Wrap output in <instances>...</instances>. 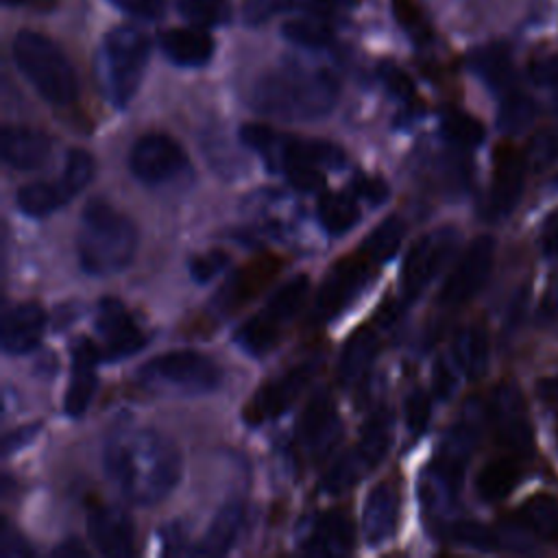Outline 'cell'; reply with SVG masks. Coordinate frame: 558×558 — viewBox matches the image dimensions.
Masks as SVG:
<instances>
[{
	"mask_svg": "<svg viewBox=\"0 0 558 558\" xmlns=\"http://www.w3.org/2000/svg\"><path fill=\"white\" fill-rule=\"evenodd\" d=\"M495 259V240L490 235H477L458 259L456 268L449 272L438 303L442 307H460L469 303L486 283Z\"/></svg>",
	"mask_w": 558,
	"mask_h": 558,
	"instance_id": "cell-12",
	"label": "cell"
},
{
	"mask_svg": "<svg viewBox=\"0 0 558 558\" xmlns=\"http://www.w3.org/2000/svg\"><path fill=\"white\" fill-rule=\"evenodd\" d=\"M379 349V338L373 329L360 327L353 331V336L344 342V349L340 353L338 362V375L342 384H353L371 368L375 355Z\"/></svg>",
	"mask_w": 558,
	"mask_h": 558,
	"instance_id": "cell-27",
	"label": "cell"
},
{
	"mask_svg": "<svg viewBox=\"0 0 558 558\" xmlns=\"http://www.w3.org/2000/svg\"><path fill=\"white\" fill-rule=\"evenodd\" d=\"M373 264L364 253L340 259L323 279L314 294L312 318L327 323L360 296L373 277Z\"/></svg>",
	"mask_w": 558,
	"mask_h": 558,
	"instance_id": "cell-10",
	"label": "cell"
},
{
	"mask_svg": "<svg viewBox=\"0 0 558 558\" xmlns=\"http://www.w3.org/2000/svg\"><path fill=\"white\" fill-rule=\"evenodd\" d=\"M395 13H397L399 22L405 28H416V31L421 28V26H416L418 24V11L410 0H395Z\"/></svg>",
	"mask_w": 558,
	"mask_h": 558,
	"instance_id": "cell-53",
	"label": "cell"
},
{
	"mask_svg": "<svg viewBox=\"0 0 558 558\" xmlns=\"http://www.w3.org/2000/svg\"><path fill=\"white\" fill-rule=\"evenodd\" d=\"M403 416H405V425L412 434L421 436L425 432V427L429 425V416H432V401L423 390H414L408 395L405 403H403Z\"/></svg>",
	"mask_w": 558,
	"mask_h": 558,
	"instance_id": "cell-43",
	"label": "cell"
},
{
	"mask_svg": "<svg viewBox=\"0 0 558 558\" xmlns=\"http://www.w3.org/2000/svg\"><path fill=\"white\" fill-rule=\"evenodd\" d=\"M353 190L357 196H362L371 205H381L388 198V185L377 177H366V174L355 177Z\"/></svg>",
	"mask_w": 558,
	"mask_h": 558,
	"instance_id": "cell-47",
	"label": "cell"
},
{
	"mask_svg": "<svg viewBox=\"0 0 558 558\" xmlns=\"http://www.w3.org/2000/svg\"><path fill=\"white\" fill-rule=\"evenodd\" d=\"M392 429H395V414L388 408L375 410L362 425L360 440L355 442L353 451L371 471L386 458L392 442Z\"/></svg>",
	"mask_w": 558,
	"mask_h": 558,
	"instance_id": "cell-26",
	"label": "cell"
},
{
	"mask_svg": "<svg viewBox=\"0 0 558 558\" xmlns=\"http://www.w3.org/2000/svg\"><path fill=\"white\" fill-rule=\"evenodd\" d=\"M240 142L259 153L270 168H286L292 163H310L316 168H340L347 161L344 150L327 140H310L277 133L266 124L240 126Z\"/></svg>",
	"mask_w": 558,
	"mask_h": 558,
	"instance_id": "cell-7",
	"label": "cell"
},
{
	"mask_svg": "<svg viewBox=\"0 0 558 558\" xmlns=\"http://www.w3.org/2000/svg\"><path fill=\"white\" fill-rule=\"evenodd\" d=\"M399 519V493L392 484L381 482L371 488L362 508V534L368 545L386 543Z\"/></svg>",
	"mask_w": 558,
	"mask_h": 558,
	"instance_id": "cell-22",
	"label": "cell"
},
{
	"mask_svg": "<svg viewBox=\"0 0 558 558\" xmlns=\"http://www.w3.org/2000/svg\"><path fill=\"white\" fill-rule=\"evenodd\" d=\"M144 386L179 395H205L220 386L222 371L205 353L177 349L155 355L142 366Z\"/></svg>",
	"mask_w": 558,
	"mask_h": 558,
	"instance_id": "cell-8",
	"label": "cell"
},
{
	"mask_svg": "<svg viewBox=\"0 0 558 558\" xmlns=\"http://www.w3.org/2000/svg\"><path fill=\"white\" fill-rule=\"evenodd\" d=\"M54 554H85V547H81V545H70V543H63L61 547H57L54 549Z\"/></svg>",
	"mask_w": 558,
	"mask_h": 558,
	"instance_id": "cell-57",
	"label": "cell"
},
{
	"mask_svg": "<svg viewBox=\"0 0 558 558\" xmlns=\"http://www.w3.org/2000/svg\"><path fill=\"white\" fill-rule=\"evenodd\" d=\"M179 13L192 26H220L231 20V7L227 0H179Z\"/></svg>",
	"mask_w": 558,
	"mask_h": 558,
	"instance_id": "cell-39",
	"label": "cell"
},
{
	"mask_svg": "<svg viewBox=\"0 0 558 558\" xmlns=\"http://www.w3.org/2000/svg\"><path fill=\"white\" fill-rule=\"evenodd\" d=\"M318 220L329 235L351 231L360 220V207L347 192H323L318 196Z\"/></svg>",
	"mask_w": 558,
	"mask_h": 558,
	"instance_id": "cell-30",
	"label": "cell"
},
{
	"mask_svg": "<svg viewBox=\"0 0 558 558\" xmlns=\"http://www.w3.org/2000/svg\"><path fill=\"white\" fill-rule=\"evenodd\" d=\"M46 329V312L35 301L15 303L2 316V349L9 355L33 351Z\"/></svg>",
	"mask_w": 558,
	"mask_h": 558,
	"instance_id": "cell-20",
	"label": "cell"
},
{
	"mask_svg": "<svg viewBox=\"0 0 558 558\" xmlns=\"http://www.w3.org/2000/svg\"><path fill=\"white\" fill-rule=\"evenodd\" d=\"M242 523H244V506L238 499L225 501L192 551L196 556H225L233 547L242 530Z\"/></svg>",
	"mask_w": 558,
	"mask_h": 558,
	"instance_id": "cell-25",
	"label": "cell"
},
{
	"mask_svg": "<svg viewBox=\"0 0 558 558\" xmlns=\"http://www.w3.org/2000/svg\"><path fill=\"white\" fill-rule=\"evenodd\" d=\"M453 390H456L453 371L447 366V362L438 360L434 366V395L438 399H449Z\"/></svg>",
	"mask_w": 558,
	"mask_h": 558,
	"instance_id": "cell-50",
	"label": "cell"
},
{
	"mask_svg": "<svg viewBox=\"0 0 558 558\" xmlns=\"http://www.w3.org/2000/svg\"><path fill=\"white\" fill-rule=\"evenodd\" d=\"M129 168L144 185H166L190 172V157L174 137L144 133L131 146Z\"/></svg>",
	"mask_w": 558,
	"mask_h": 558,
	"instance_id": "cell-9",
	"label": "cell"
},
{
	"mask_svg": "<svg viewBox=\"0 0 558 558\" xmlns=\"http://www.w3.org/2000/svg\"><path fill=\"white\" fill-rule=\"evenodd\" d=\"M532 157L538 161H554L558 159V129H549L543 131L534 137L532 144Z\"/></svg>",
	"mask_w": 558,
	"mask_h": 558,
	"instance_id": "cell-48",
	"label": "cell"
},
{
	"mask_svg": "<svg viewBox=\"0 0 558 558\" xmlns=\"http://www.w3.org/2000/svg\"><path fill=\"white\" fill-rule=\"evenodd\" d=\"M534 118H536V102L521 92H512L501 100V107L497 113V126L504 133L512 135V133L525 131Z\"/></svg>",
	"mask_w": 558,
	"mask_h": 558,
	"instance_id": "cell-38",
	"label": "cell"
},
{
	"mask_svg": "<svg viewBox=\"0 0 558 558\" xmlns=\"http://www.w3.org/2000/svg\"><path fill=\"white\" fill-rule=\"evenodd\" d=\"M135 222L102 198H92L81 211L76 255L92 277H109L124 270L137 253Z\"/></svg>",
	"mask_w": 558,
	"mask_h": 558,
	"instance_id": "cell-3",
	"label": "cell"
},
{
	"mask_svg": "<svg viewBox=\"0 0 558 558\" xmlns=\"http://www.w3.org/2000/svg\"><path fill=\"white\" fill-rule=\"evenodd\" d=\"M4 4H26V2H31V0H2Z\"/></svg>",
	"mask_w": 558,
	"mask_h": 558,
	"instance_id": "cell-58",
	"label": "cell"
},
{
	"mask_svg": "<svg viewBox=\"0 0 558 558\" xmlns=\"http://www.w3.org/2000/svg\"><path fill=\"white\" fill-rule=\"evenodd\" d=\"M229 266V253L222 248H209L190 259V277L196 283H209Z\"/></svg>",
	"mask_w": 558,
	"mask_h": 558,
	"instance_id": "cell-41",
	"label": "cell"
},
{
	"mask_svg": "<svg viewBox=\"0 0 558 558\" xmlns=\"http://www.w3.org/2000/svg\"><path fill=\"white\" fill-rule=\"evenodd\" d=\"M525 181V159L514 148H499L495 150V168L493 181L486 198V216L490 220H499L508 216L523 192Z\"/></svg>",
	"mask_w": 558,
	"mask_h": 558,
	"instance_id": "cell-17",
	"label": "cell"
},
{
	"mask_svg": "<svg viewBox=\"0 0 558 558\" xmlns=\"http://www.w3.org/2000/svg\"><path fill=\"white\" fill-rule=\"evenodd\" d=\"M310 9L320 11V13H329V11H342V9H351L357 0H305Z\"/></svg>",
	"mask_w": 558,
	"mask_h": 558,
	"instance_id": "cell-55",
	"label": "cell"
},
{
	"mask_svg": "<svg viewBox=\"0 0 558 558\" xmlns=\"http://www.w3.org/2000/svg\"><path fill=\"white\" fill-rule=\"evenodd\" d=\"M403 233H405L403 222L397 216H388L364 238L360 253H364L375 264L388 262L399 251Z\"/></svg>",
	"mask_w": 558,
	"mask_h": 558,
	"instance_id": "cell-33",
	"label": "cell"
},
{
	"mask_svg": "<svg viewBox=\"0 0 558 558\" xmlns=\"http://www.w3.org/2000/svg\"><path fill=\"white\" fill-rule=\"evenodd\" d=\"M2 161L13 170H35L46 163L52 150V140L39 129L7 124L0 137Z\"/></svg>",
	"mask_w": 558,
	"mask_h": 558,
	"instance_id": "cell-21",
	"label": "cell"
},
{
	"mask_svg": "<svg viewBox=\"0 0 558 558\" xmlns=\"http://www.w3.org/2000/svg\"><path fill=\"white\" fill-rule=\"evenodd\" d=\"M314 373H316V362H303L292 366L277 379L268 381L264 388L257 390V395L248 403L246 421L262 423L290 410V405L299 399V395L312 381Z\"/></svg>",
	"mask_w": 558,
	"mask_h": 558,
	"instance_id": "cell-16",
	"label": "cell"
},
{
	"mask_svg": "<svg viewBox=\"0 0 558 558\" xmlns=\"http://www.w3.org/2000/svg\"><path fill=\"white\" fill-rule=\"evenodd\" d=\"M120 9L137 15V17H144V20H155L163 13V7H166V0H113Z\"/></svg>",
	"mask_w": 558,
	"mask_h": 558,
	"instance_id": "cell-49",
	"label": "cell"
},
{
	"mask_svg": "<svg viewBox=\"0 0 558 558\" xmlns=\"http://www.w3.org/2000/svg\"><path fill=\"white\" fill-rule=\"evenodd\" d=\"M353 525L342 512L318 514L301 541V551L314 556H344L353 549Z\"/></svg>",
	"mask_w": 558,
	"mask_h": 558,
	"instance_id": "cell-23",
	"label": "cell"
},
{
	"mask_svg": "<svg viewBox=\"0 0 558 558\" xmlns=\"http://www.w3.org/2000/svg\"><path fill=\"white\" fill-rule=\"evenodd\" d=\"M70 198L61 181H31L15 194L17 209L28 218H46L61 209Z\"/></svg>",
	"mask_w": 558,
	"mask_h": 558,
	"instance_id": "cell-28",
	"label": "cell"
},
{
	"mask_svg": "<svg viewBox=\"0 0 558 558\" xmlns=\"http://www.w3.org/2000/svg\"><path fill=\"white\" fill-rule=\"evenodd\" d=\"M102 466L107 480L129 504L148 508L177 488L183 460L168 436L140 427L109 436L102 449Z\"/></svg>",
	"mask_w": 558,
	"mask_h": 558,
	"instance_id": "cell-1",
	"label": "cell"
},
{
	"mask_svg": "<svg viewBox=\"0 0 558 558\" xmlns=\"http://www.w3.org/2000/svg\"><path fill=\"white\" fill-rule=\"evenodd\" d=\"M96 329L102 338L100 353L109 362L129 357L146 344V336H144L142 327L131 318V314L124 310V305L113 296H105L98 303Z\"/></svg>",
	"mask_w": 558,
	"mask_h": 558,
	"instance_id": "cell-15",
	"label": "cell"
},
{
	"mask_svg": "<svg viewBox=\"0 0 558 558\" xmlns=\"http://www.w3.org/2000/svg\"><path fill=\"white\" fill-rule=\"evenodd\" d=\"M159 46L172 63L183 68H201L214 54V39L201 26L163 31L159 37Z\"/></svg>",
	"mask_w": 558,
	"mask_h": 558,
	"instance_id": "cell-24",
	"label": "cell"
},
{
	"mask_svg": "<svg viewBox=\"0 0 558 558\" xmlns=\"http://www.w3.org/2000/svg\"><path fill=\"white\" fill-rule=\"evenodd\" d=\"M458 244V231L451 227L423 235L405 255L401 270V292L405 301H414L432 283V279L449 262Z\"/></svg>",
	"mask_w": 558,
	"mask_h": 558,
	"instance_id": "cell-11",
	"label": "cell"
},
{
	"mask_svg": "<svg viewBox=\"0 0 558 558\" xmlns=\"http://www.w3.org/2000/svg\"><path fill=\"white\" fill-rule=\"evenodd\" d=\"M87 534L102 556L122 558L135 551V527L131 517L122 508H92L87 514Z\"/></svg>",
	"mask_w": 558,
	"mask_h": 558,
	"instance_id": "cell-18",
	"label": "cell"
},
{
	"mask_svg": "<svg viewBox=\"0 0 558 558\" xmlns=\"http://www.w3.org/2000/svg\"><path fill=\"white\" fill-rule=\"evenodd\" d=\"M102 357L92 340H78L72 349V375L63 397V410L70 418H78L87 412L96 392V364Z\"/></svg>",
	"mask_w": 558,
	"mask_h": 558,
	"instance_id": "cell-19",
	"label": "cell"
},
{
	"mask_svg": "<svg viewBox=\"0 0 558 558\" xmlns=\"http://www.w3.org/2000/svg\"><path fill=\"white\" fill-rule=\"evenodd\" d=\"M530 78L541 87L558 85V54H543L530 63Z\"/></svg>",
	"mask_w": 558,
	"mask_h": 558,
	"instance_id": "cell-46",
	"label": "cell"
},
{
	"mask_svg": "<svg viewBox=\"0 0 558 558\" xmlns=\"http://www.w3.org/2000/svg\"><path fill=\"white\" fill-rule=\"evenodd\" d=\"M31 554L28 545L17 536V532H13L9 527V523L2 525V556L9 558V556H26Z\"/></svg>",
	"mask_w": 558,
	"mask_h": 558,
	"instance_id": "cell-52",
	"label": "cell"
},
{
	"mask_svg": "<svg viewBox=\"0 0 558 558\" xmlns=\"http://www.w3.org/2000/svg\"><path fill=\"white\" fill-rule=\"evenodd\" d=\"M37 429H39V425H37V423H31V425H24V427H17V429L9 432V434L4 436V442H2L4 456H11L13 451H17V449H22L24 445H28V442L35 438Z\"/></svg>",
	"mask_w": 558,
	"mask_h": 558,
	"instance_id": "cell-51",
	"label": "cell"
},
{
	"mask_svg": "<svg viewBox=\"0 0 558 558\" xmlns=\"http://www.w3.org/2000/svg\"><path fill=\"white\" fill-rule=\"evenodd\" d=\"M379 78H381V83L386 85V89H388L392 96H397V98H401V100L412 98L414 85H412L410 76H408L401 68H397L395 63L384 61V63L379 65Z\"/></svg>",
	"mask_w": 558,
	"mask_h": 558,
	"instance_id": "cell-45",
	"label": "cell"
},
{
	"mask_svg": "<svg viewBox=\"0 0 558 558\" xmlns=\"http://www.w3.org/2000/svg\"><path fill=\"white\" fill-rule=\"evenodd\" d=\"M543 246L547 253L558 255V214L547 222L545 233H543Z\"/></svg>",
	"mask_w": 558,
	"mask_h": 558,
	"instance_id": "cell-56",
	"label": "cell"
},
{
	"mask_svg": "<svg viewBox=\"0 0 558 558\" xmlns=\"http://www.w3.org/2000/svg\"><path fill=\"white\" fill-rule=\"evenodd\" d=\"M449 536L458 545H464L477 551H495L499 547L497 534L477 521H458L456 525H451Z\"/></svg>",
	"mask_w": 558,
	"mask_h": 558,
	"instance_id": "cell-40",
	"label": "cell"
},
{
	"mask_svg": "<svg viewBox=\"0 0 558 558\" xmlns=\"http://www.w3.org/2000/svg\"><path fill=\"white\" fill-rule=\"evenodd\" d=\"M96 174V161L92 157V153H87L85 148H70L65 155V163L61 170V185L63 190L70 194V198H74L78 192H83L92 179Z\"/></svg>",
	"mask_w": 558,
	"mask_h": 558,
	"instance_id": "cell-37",
	"label": "cell"
},
{
	"mask_svg": "<svg viewBox=\"0 0 558 558\" xmlns=\"http://www.w3.org/2000/svg\"><path fill=\"white\" fill-rule=\"evenodd\" d=\"M13 61L33 89L54 107H68L78 96L76 72L65 52L37 31H20L11 44Z\"/></svg>",
	"mask_w": 558,
	"mask_h": 558,
	"instance_id": "cell-4",
	"label": "cell"
},
{
	"mask_svg": "<svg viewBox=\"0 0 558 558\" xmlns=\"http://www.w3.org/2000/svg\"><path fill=\"white\" fill-rule=\"evenodd\" d=\"M442 135L456 144V146H462V148H475L484 142L486 137V129L484 124L473 118L471 113L466 111H458V109H451L442 116Z\"/></svg>",
	"mask_w": 558,
	"mask_h": 558,
	"instance_id": "cell-36",
	"label": "cell"
},
{
	"mask_svg": "<svg viewBox=\"0 0 558 558\" xmlns=\"http://www.w3.org/2000/svg\"><path fill=\"white\" fill-rule=\"evenodd\" d=\"M310 288L312 286H310L307 275L290 277L283 286H279L275 290V294L266 301L262 312H257L255 316H251L235 329L233 338H235L238 347L253 357H262V355L270 353L277 347V342L281 340L283 327L305 305V301L310 296Z\"/></svg>",
	"mask_w": 558,
	"mask_h": 558,
	"instance_id": "cell-6",
	"label": "cell"
},
{
	"mask_svg": "<svg viewBox=\"0 0 558 558\" xmlns=\"http://www.w3.org/2000/svg\"><path fill=\"white\" fill-rule=\"evenodd\" d=\"M471 70L495 89H504L512 83V59L506 46L493 44L475 50L469 59Z\"/></svg>",
	"mask_w": 558,
	"mask_h": 558,
	"instance_id": "cell-32",
	"label": "cell"
},
{
	"mask_svg": "<svg viewBox=\"0 0 558 558\" xmlns=\"http://www.w3.org/2000/svg\"><path fill=\"white\" fill-rule=\"evenodd\" d=\"M283 37L301 48H310V50H320L327 48L333 41V31L331 26L320 20V17H299V20H290L283 24L281 28Z\"/></svg>",
	"mask_w": 558,
	"mask_h": 558,
	"instance_id": "cell-35",
	"label": "cell"
},
{
	"mask_svg": "<svg viewBox=\"0 0 558 558\" xmlns=\"http://www.w3.org/2000/svg\"><path fill=\"white\" fill-rule=\"evenodd\" d=\"M490 418L497 438L517 456H530L534 449V429L521 390L514 384H501L490 397Z\"/></svg>",
	"mask_w": 558,
	"mask_h": 558,
	"instance_id": "cell-13",
	"label": "cell"
},
{
	"mask_svg": "<svg viewBox=\"0 0 558 558\" xmlns=\"http://www.w3.org/2000/svg\"><path fill=\"white\" fill-rule=\"evenodd\" d=\"M150 41L133 26L111 28L98 50L96 76L105 98L113 107H126L135 96L148 63Z\"/></svg>",
	"mask_w": 558,
	"mask_h": 558,
	"instance_id": "cell-5",
	"label": "cell"
},
{
	"mask_svg": "<svg viewBox=\"0 0 558 558\" xmlns=\"http://www.w3.org/2000/svg\"><path fill=\"white\" fill-rule=\"evenodd\" d=\"M338 81L327 70L286 65L257 78L251 107L275 120L307 122L325 118L338 100Z\"/></svg>",
	"mask_w": 558,
	"mask_h": 558,
	"instance_id": "cell-2",
	"label": "cell"
},
{
	"mask_svg": "<svg viewBox=\"0 0 558 558\" xmlns=\"http://www.w3.org/2000/svg\"><path fill=\"white\" fill-rule=\"evenodd\" d=\"M296 7H307L305 0H246L244 2V20L248 24H262L268 22L270 17L292 11Z\"/></svg>",
	"mask_w": 558,
	"mask_h": 558,
	"instance_id": "cell-42",
	"label": "cell"
},
{
	"mask_svg": "<svg viewBox=\"0 0 558 558\" xmlns=\"http://www.w3.org/2000/svg\"><path fill=\"white\" fill-rule=\"evenodd\" d=\"M453 357L469 379H480L488 366V333L482 325L464 327L453 340Z\"/></svg>",
	"mask_w": 558,
	"mask_h": 558,
	"instance_id": "cell-29",
	"label": "cell"
},
{
	"mask_svg": "<svg viewBox=\"0 0 558 558\" xmlns=\"http://www.w3.org/2000/svg\"><path fill=\"white\" fill-rule=\"evenodd\" d=\"M517 482H519L517 462L510 458H495V460L486 462L482 466V471L477 473L475 488L484 501L495 504V501L506 499L512 493V488L517 486Z\"/></svg>",
	"mask_w": 558,
	"mask_h": 558,
	"instance_id": "cell-31",
	"label": "cell"
},
{
	"mask_svg": "<svg viewBox=\"0 0 558 558\" xmlns=\"http://www.w3.org/2000/svg\"><path fill=\"white\" fill-rule=\"evenodd\" d=\"M536 395L543 403L547 405H558V375L556 377H545L536 386Z\"/></svg>",
	"mask_w": 558,
	"mask_h": 558,
	"instance_id": "cell-54",
	"label": "cell"
},
{
	"mask_svg": "<svg viewBox=\"0 0 558 558\" xmlns=\"http://www.w3.org/2000/svg\"><path fill=\"white\" fill-rule=\"evenodd\" d=\"M519 521L534 534L543 538H551L558 534V499L551 495H534L530 497L521 510Z\"/></svg>",
	"mask_w": 558,
	"mask_h": 558,
	"instance_id": "cell-34",
	"label": "cell"
},
{
	"mask_svg": "<svg viewBox=\"0 0 558 558\" xmlns=\"http://www.w3.org/2000/svg\"><path fill=\"white\" fill-rule=\"evenodd\" d=\"M281 172L286 174L288 183L299 192H318L325 185V174L320 172V168L310 163H292L286 166Z\"/></svg>",
	"mask_w": 558,
	"mask_h": 558,
	"instance_id": "cell-44",
	"label": "cell"
},
{
	"mask_svg": "<svg viewBox=\"0 0 558 558\" xmlns=\"http://www.w3.org/2000/svg\"><path fill=\"white\" fill-rule=\"evenodd\" d=\"M340 434H342V423H340L336 403L329 397V392L318 390L307 401L296 427V438L303 453L314 460L325 458L338 445Z\"/></svg>",
	"mask_w": 558,
	"mask_h": 558,
	"instance_id": "cell-14",
	"label": "cell"
}]
</instances>
